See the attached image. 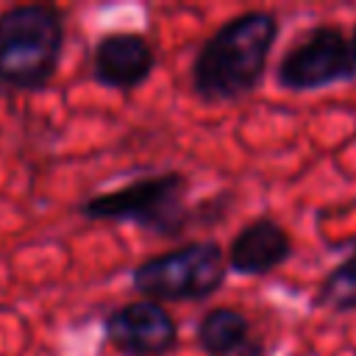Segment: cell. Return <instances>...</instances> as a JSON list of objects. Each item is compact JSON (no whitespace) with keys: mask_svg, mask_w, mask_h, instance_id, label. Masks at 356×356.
<instances>
[{"mask_svg":"<svg viewBox=\"0 0 356 356\" xmlns=\"http://www.w3.org/2000/svg\"><path fill=\"white\" fill-rule=\"evenodd\" d=\"M156 50L142 33L114 31L97 39L92 53V78L106 89H136L150 78Z\"/></svg>","mask_w":356,"mask_h":356,"instance_id":"7","label":"cell"},{"mask_svg":"<svg viewBox=\"0 0 356 356\" xmlns=\"http://www.w3.org/2000/svg\"><path fill=\"white\" fill-rule=\"evenodd\" d=\"M67 22L47 3L11 6L0 14V92L44 89L61 64Z\"/></svg>","mask_w":356,"mask_h":356,"instance_id":"2","label":"cell"},{"mask_svg":"<svg viewBox=\"0 0 356 356\" xmlns=\"http://www.w3.org/2000/svg\"><path fill=\"white\" fill-rule=\"evenodd\" d=\"M225 250L214 239L189 242L150 256L131 273V286L145 300H203L225 284Z\"/></svg>","mask_w":356,"mask_h":356,"instance_id":"4","label":"cell"},{"mask_svg":"<svg viewBox=\"0 0 356 356\" xmlns=\"http://www.w3.org/2000/svg\"><path fill=\"white\" fill-rule=\"evenodd\" d=\"M292 256V236L289 231L270 220H253L239 228L225 250V267L236 275H267L278 270Z\"/></svg>","mask_w":356,"mask_h":356,"instance_id":"8","label":"cell"},{"mask_svg":"<svg viewBox=\"0 0 356 356\" xmlns=\"http://www.w3.org/2000/svg\"><path fill=\"white\" fill-rule=\"evenodd\" d=\"M278 39V19L270 11H245L222 22L192 61V89L206 103H228L250 95Z\"/></svg>","mask_w":356,"mask_h":356,"instance_id":"1","label":"cell"},{"mask_svg":"<svg viewBox=\"0 0 356 356\" xmlns=\"http://www.w3.org/2000/svg\"><path fill=\"white\" fill-rule=\"evenodd\" d=\"M348 50H350V64H353V75H356V28H353V33L348 39Z\"/></svg>","mask_w":356,"mask_h":356,"instance_id":"12","label":"cell"},{"mask_svg":"<svg viewBox=\"0 0 356 356\" xmlns=\"http://www.w3.org/2000/svg\"><path fill=\"white\" fill-rule=\"evenodd\" d=\"M248 339H253L250 320L239 309L220 306L206 312L203 320L197 323V345L203 348L206 356H228L231 350L242 348Z\"/></svg>","mask_w":356,"mask_h":356,"instance_id":"9","label":"cell"},{"mask_svg":"<svg viewBox=\"0 0 356 356\" xmlns=\"http://www.w3.org/2000/svg\"><path fill=\"white\" fill-rule=\"evenodd\" d=\"M353 78L348 39L334 25L309 28L278 61L275 81L286 92H314Z\"/></svg>","mask_w":356,"mask_h":356,"instance_id":"5","label":"cell"},{"mask_svg":"<svg viewBox=\"0 0 356 356\" xmlns=\"http://www.w3.org/2000/svg\"><path fill=\"white\" fill-rule=\"evenodd\" d=\"M228 356H264V342H261L259 337H253V339H248L242 348L231 350Z\"/></svg>","mask_w":356,"mask_h":356,"instance_id":"11","label":"cell"},{"mask_svg":"<svg viewBox=\"0 0 356 356\" xmlns=\"http://www.w3.org/2000/svg\"><path fill=\"white\" fill-rule=\"evenodd\" d=\"M103 331L125 356H164L178 342L175 317L156 300H134L106 314Z\"/></svg>","mask_w":356,"mask_h":356,"instance_id":"6","label":"cell"},{"mask_svg":"<svg viewBox=\"0 0 356 356\" xmlns=\"http://www.w3.org/2000/svg\"><path fill=\"white\" fill-rule=\"evenodd\" d=\"M189 181L184 172L164 170L134 178L117 189L97 192L81 203L86 220H120L134 222L159 236H178L192 225V209L186 203Z\"/></svg>","mask_w":356,"mask_h":356,"instance_id":"3","label":"cell"},{"mask_svg":"<svg viewBox=\"0 0 356 356\" xmlns=\"http://www.w3.org/2000/svg\"><path fill=\"white\" fill-rule=\"evenodd\" d=\"M314 306L331 312H356V245L353 250L320 281Z\"/></svg>","mask_w":356,"mask_h":356,"instance_id":"10","label":"cell"}]
</instances>
